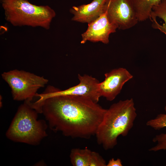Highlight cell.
Masks as SVG:
<instances>
[{
	"instance_id": "6da1fadb",
	"label": "cell",
	"mask_w": 166,
	"mask_h": 166,
	"mask_svg": "<svg viewBox=\"0 0 166 166\" xmlns=\"http://www.w3.org/2000/svg\"><path fill=\"white\" fill-rule=\"evenodd\" d=\"M33 107L43 114L53 131L84 139L95 135L107 110L89 99L71 96L51 97Z\"/></svg>"
},
{
	"instance_id": "7a4b0ae2",
	"label": "cell",
	"mask_w": 166,
	"mask_h": 166,
	"mask_svg": "<svg viewBox=\"0 0 166 166\" xmlns=\"http://www.w3.org/2000/svg\"><path fill=\"white\" fill-rule=\"evenodd\" d=\"M137 113L132 98L120 100L107 109L95 136L97 143L105 150L113 148L120 136H127Z\"/></svg>"
},
{
	"instance_id": "3957f363",
	"label": "cell",
	"mask_w": 166,
	"mask_h": 166,
	"mask_svg": "<svg viewBox=\"0 0 166 166\" xmlns=\"http://www.w3.org/2000/svg\"><path fill=\"white\" fill-rule=\"evenodd\" d=\"M6 20L14 26L41 27L48 30L56 16L48 6H38L28 0H0Z\"/></svg>"
},
{
	"instance_id": "277c9868",
	"label": "cell",
	"mask_w": 166,
	"mask_h": 166,
	"mask_svg": "<svg viewBox=\"0 0 166 166\" xmlns=\"http://www.w3.org/2000/svg\"><path fill=\"white\" fill-rule=\"evenodd\" d=\"M38 113L26 102L21 105L6 133L11 140L31 145L38 144L47 136V125L38 119Z\"/></svg>"
},
{
	"instance_id": "5b68a950",
	"label": "cell",
	"mask_w": 166,
	"mask_h": 166,
	"mask_svg": "<svg viewBox=\"0 0 166 166\" xmlns=\"http://www.w3.org/2000/svg\"><path fill=\"white\" fill-rule=\"evenodd\" d=\"M2 77L10 87L13 99L26 102H31L48 82L43 76L16 69L3 73Z\"/></svg>"
},
{
	"instance_id": "8992f818",
	"label": "cell",
	"mask_w": 166,
	"mask_h": 166,
	"mask_svg": "<svg viewBox=\"0 0 166 166\" xmlns=\"http://www.w3.org/2000/svg\"><path fill=\"white\" fill-rule=\"evenodd\" d=\"M79 83L77 85L66 89L61 90L52 86H48L44 92L37 94L41 102L53 97L71 96L82 97L97 103L101 96L99 92V81L96 78L88 75L78 74Z\"/></svg>"
},
{
	"instance_id": "52a82bcc",
	"label": "cell",
	"mask_w": 166,
	"mask_h": 166,
	"mask_svg": "<svg viewBox=\"0 0 166 166\" xmlns=\"http://www.w3.org/2000/svg\"><path fill=\"white\" fill-rule=\"evenodd\" d=\"M106 10L109 21L119 29H130L139 22L132 0H107Z\"/></svg>"
},
{
	"instance_id": "ba28073f",
	"label": "cell",
	"mask_w": 166,
	"mask_h": 166,
	"mask_svg": "<svg viewBox=\"0 0 166 166\" xmlns=\"http://www.w3.org/2000/svg\"><path fill=\"white\" fill-rule=\"evenodd\" d=\"M104 80L100 82L99 92L101 97L108 101L114 100L120 93L126 82L133 78V76L125 68L114 69L105 74Z\"/></svg>"
},
{
	"instance_id": "9c48e42d",
	"label": "cell",
	"mask_w": 166,
	"mask_h": 166,
	"mask_svg": "<svg viewBox=\"0 0 166 166\" xmlns=\"http://www.w3.org/2000/svg\"><path fill=\"white\" fill-rule=\"evenodd\" d=\"M117 26L109 21L105 12L96 19L88 24L86 30L82 34L81 44L87 41L107 44L110 35L116 31Z\"/></svg>"
},
{
	"instance_id": "30bf717a",
	"label": "cell",
	"mask_w": 166,
	"mask_h": 166,
	"mask_svg": "<svg viewBox=\"0 0 166 166\" xmlns=\"http://www.w3.org/2000/svg\"><path fill=\"white\" fill-rule=\"evenodd\" d=\"M107 0H93L91 3L73 6L69 11L73 15L72 20L88 24L94 21L106 12Z\"/></svg>"
},
{
	"instance_id": "8fae6325",
	"label": "cell",
	"mask_w": 166,
	"mask_h": 166,
	"mask_svg": "<svg viewBox=\"0 0 166 166\" xmlns=\"http://www.w3.org/2000/svg\"><path fill=\"white\" fill-rule=\"evenodd\" d=\"M149 18L152 27L166 36V0H161L153 7Z\"/></svg>"
},
{
	"instance_id": "7c38bea8",
	"label": "cell",
	"mask_w": 166,
	"mask_h": 166,
	"mask_svg": "<svg viewBox=\"0 0 166 166\" xmlns=\"http://www.w3.org/2000/svg\"><path fill=\"white\" fill-rule=\"evenodd\" d=\"M139 22H143L149 18L153 7L162 0H132Z\"/></svg>"
},
{
	"instance_id": "4fadbf2b",
	"label": "cell",
	"mask_w": 166,
	"mask_h": 166,
	"mask_svg": "<svg viewBox=\"0 0 166 166\" xmlns=\"http://www.w3.org/2000/svg\"><path fill=\"white\" fill-rule=\"evenodd\" d=\"M92 151L85 148H74L71 150L70 158L71 163L73 166H89Z\"/></svg>"
},
{
	"instance_id": "5bb4252c",
	"label": "cell",
	"mask_w": 166,
	"mask_h": 166,
	"mask_svg": "<svg viewBox=\"0 0 166 166\" xmlns=\"http://www.w3.org/2000/svg\"><path fill=\"white\" fill-rule=\"evenodd\" d=\"M146 125L156 130L166 127V114L158 115L155 118L148 121Z\"/></svg>"
},
{
	"instance_id": "9a60e30c",
	"label": "cell",
	"mask_w": 166,
	"mask_h": 166,
	"mask_svg": "<svg viewBox=\"0 0 166 166\" xmlns=\"http://www.w3.org/2000/svg\"><path fill=\"white\" fill-rule=\"evenodd\" d=\"M152 141L157 142V144L149 149L150 151L157 152L161 150H166V133L156 135L153 138Z\"/></svg>"
},
{
	"instance_id": "2e32d148",
	"label": "cell",
	"mask_w": 166,
	"mask_h": 166,
	"mask_svg": "<svg viewBox=\"0 0 166 166\" xmlns=\"http://www.w3.org/2000/svg\"><path fill=\"white\" fill-rule=\"evenodd\" d=\"M105 160L97 152L92 151L89 166H106Z\"/></svg>"
},
{
	"instance_id": "e0dca14e",
	"label": "cell",
	"mask_w": 166,
	"mask_h": 166,
	"mask_svg": "<svg viewBox=\"0 0 166 166\" xmlns=\"http://www.w3.org/2000/svg\"><path fill=\"white\" fill-rule=\"evenodd\" d=\"M122 162L120 159L118 158L115 160L113 158L110 159L106 166H122Z\"/></svg>"
},
{
	"instance_id": "ac0fdd59",
	"label": "cell",
	"mask_w": 166,
	"mask_h": 166,
	"mask_svg": "<svg viewBox=\"0 0 166 166\" xmlns=\"http://www.w3.org/2000/svg\"><path fill=\"white\" fill-rule=\"evenodd\" d=\"M164 109L165 112H166V105L164 107Z\"/></svg>"
}]
</instances>
